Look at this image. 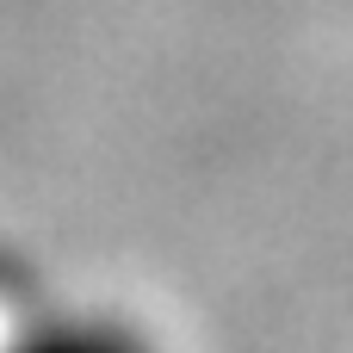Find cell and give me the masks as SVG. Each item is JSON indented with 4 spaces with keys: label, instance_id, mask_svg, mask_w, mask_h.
Listing matches in <instances>:
<instances>
[{
    "label": "cell",
    "instance_id": "6da1fadb",
    "mask_svg": "<svg viewBox=\"0 0 353 353\" xmlns=\"http://www.w3.org/2000/svg\"><path fill=\"white\" fill-rule=\"evenodd\" d=\"M0 353H155L143 329L118 323V316H50L31 323L25 335H12Z\"/></svg>",
    "mask_w": 353,
    "mask_h": 353
}]
</instances>
